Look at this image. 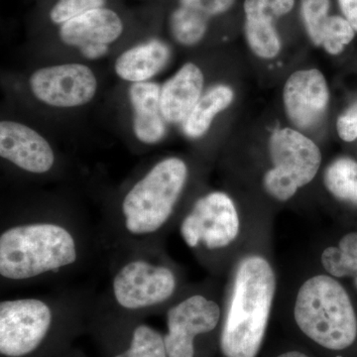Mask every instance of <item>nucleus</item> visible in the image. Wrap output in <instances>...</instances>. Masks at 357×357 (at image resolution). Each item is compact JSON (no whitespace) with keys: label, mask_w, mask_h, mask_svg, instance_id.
Returning a JSON list of instances; mask_svg holds the SVG:
<instances>
[{"label":"nucleus","mask_w":357,"mask_h":357,"mask_svg":"<svg viewBox=\"0 0 357 357\" xmlns=\"http://www.w3.org/2000/svg\"><path fill=\"white\" fill-rule=\"evenodd\" d=\"M105 255L100 229L65 208L4 211L0 220L1 288L62 283Z\"/></svg>","instance_id":"obj_1"},{"label":"nucleus","mask_w":357,"mask_h":357,"mask_svg":"<svg viewBox=\"0 0 357 357\" xmlns=\"http://www.w3.org/2000/svg\"><path fill=\"white\" fill-rule=\"evenodd\" d=\"M191 167L185 159H160L122 191L98 223L105 253L112 249L165 244L191 202H185Z\"/></svg>","instance_id":"obj_2"},{"label":"nucleus","mask_w":357,"mask_h":357,"mask_svg":"<svg viewBox=\"0 0 357 357\" xmlns=\"http://www.w3.org/2000/svg\"><path fill=\"white\" fill-rule=\"evenodd\" d=\"M276 311L290 337L319 357H342L356 344L357 314L349 291L310 258L279 289Z\"/></svg>","instance_id":"obj_3"},{"label":"nucleus","mask_w":357,"mask_h":357,"mask_svg":"<svg viewBox=\"0 0 357 357\" xmlns=\"http://www.w3.org/2000/svg\"><path fill=\"white\" fill-rule=\"evenodd\" d=\"M96 292L63 287L0 301V357H53L84 333Z\"/></svg>","instance_id":"obj_4"},{"label":"nucleus","mask_w":357,"mask_h":357,"mask_svg":"<svg viewBox=\"0 0 357 357\" xmlns=\"http://www.w3.org/2000/svg\"><path fill=\"white\" fill-rule=\"evenodd\" d=\"M273 215L248 210L229 192L213 190L192 199L176 229L210 276L225 280L238 256L272 241Z\"/></svg>","instance_id":"obj_5"},{"label":"nucleus","mask_w":357,"mask_h":357,"mask_svg":"<svg viewBox=\"0 0 357 357\" xmlns=\"http://www.w3.org/2000/svg\"><path fill=\"white\" fill-rule=\"evenodd\" d=\"M280 279L273 239L238 256L225 278L218 357H258L276 311Z\"/></svg>","instance_id":"obj_6"},{"label":"nucleus","mask_w":357,"mask_h":357,"mask_svg":"<svg viewBox=\"0 0 357 357\" xmlns=\"http://www.w3.org/2000/svg\"><path fill=\"white\" fill-rule=\"evenodd\" d=\"M164 244L107 251V281L96 294L98 306L145 319L163 314L189 285L184 268L169 256Z\"/></svg>","instance_id":"obj_7"},{"label":"nucleus","mask_w":357,"mask_h":357,"mask_svg":"<svg viewBox=\"0 0 357 357\" xmlns=\"http://www.w3.org/2000/svg\"><path fill=\"white\" fill-rule=\"evenodd\" d=\"M225 280L190 283L164 312L168 357H218Z\"/></svg>","instance_id":"obj_8"},{"label":"nucleus","mask_w":357,"mask_h":357,"mask_svg":"<svg viewBox=\"0 0 357 357\" xmlns=\"http://www.w3.org/2000/svg\"><path fill=\"white\" fill-rule=\"evenodd\" d=\"M268 164L260 175L265 199L276 206L292 202L301 190L314 182L321 172L323 155L318 145L292 128H282L270 136Z\"/></svg>","instance_id":"obj_9"},{"label":"nucleus","mask_w":357,"mask_h":357,"mask_svg":"<svg viewBox=\"0 0 357 357\" xmlns=\"http://www.w3.org/2000/svg\"><path fill=\"white\" fill-rule=\"evenodd\" d=\"M88 333L102 357H168L163 333L145 319L124 316L93 302Z\"/></svg>","instance_id":"obj_10"},{"label":"nucleus","mask_w":357,"mask_h":357,"mask_svg":"<svg viewBox=\"0 0 357 357\" xmlns=\"http://www.w3.org/2000/svg\"><path fill=\"white\" fill-rule=\"evenodd\" d=\"M29 84L37 100L61 109L86 105L98 91V79L93 70L79 63L49 66L35 70Z\"/></svg>","instance_id":"obj_11"},{"label":"nucleus","mask_w":357,"mask_h":357,"mask_svg":"<svg viewBox=\"0 0 357 357\" xmlns=\"http://www.w3.org/2000/svg\"><path fill=\"white\" fill-rule=\"evenodd\" d=\"M0 157L20 172L32 176L48 175L57 163L55 151L41 134L10 121L0 123Z\"/></svg>","instance_id":"obj_12"},{"label":"nucleus","mask_w":357,"mask_h":357,"mask_svg":"<svg viewBox=\"0 0 357 357\" xmlns=\"http://www.w3.org/2000/svg\"><path fill=\"white\" fill-rule=\"evenodd\" d=\"M284 107L296 128L306 130L321 121L330 102L326 77L317 69L297 70L283 89Z\"/></svg>","instance_id":"obj_13"},{"label":"nucleus","mask_w":357,"mask_h":357,"mask_svg":"<svg viewBox=\"0 0 357 357\" xmlns=\"http://www.w3.org/2000/svg\"><path fill=\"white\" fill-rule=\"evenodd\" d=\"M295 0H245L246 41L257 57L273 59L280 53L281 40L274 22L287 15Z\"/></svg>","instance_id":"obj_14"},{"label":"nucleus","mask_w":357,"mask_h":357,"mask_svg":"<svg viewBox=\"0 0 357 357\" xmlns=\"http://www.w3.org/2000/svg\"><path fill=\"white\" fill-rule=\"evenodd\" d=\"M123 32V23L119 14L112 9H93L63 23L60 27V38L68 46L81 47L86 45L114 43Z\"/></svg>","instance_id":"obj_15"},{"label":"nucleus","mask_w":357,"mask_h":357,"mask_svg":"<svg viewBox=\"0 0 357 357\" xmlns=\"http://www.w3.org/2000/svg\"><path fill=\"white\" fill-rule=\"evenodd\" d=\"M204 74L187 63L161 86V112L170 123L183 122L203 96Z\"/></svg>","instance_id":"obj_16"},{"label":"nucleus","mask_w":357,"mask_h":357,"mask_svg":"<svg viewBox=\"0 0 357 357\" xmlns=\"http://www.w3.org/2000/svg\"><path fill=\"white\" fill-rule=\"evenodd\" d=\"M133 109V131L143 144L154 145L166 134V121L161 112V86L153 82L132 84L128 91Z\"/></svg>","instance_id":"obj_17"},{"label":"nucleus","mask_w":357,"mask_h":357,"mask_svg":"<svg viewBox=\"0 0 357 357\" xmlns=\"http://www.w3.org/2000/svg\"><path fill=\"white\" fill-rule=\"evenodd\" d=\"M310 259L338 280H351L357 292V230L337 238L321 236L312 246Z\"/></svg>","instance_id":"obj_18"},{"label":"nucleus","mask_w":357,"mask_h":357,"mask_svg":"<svg viewBox=\"0 0 357 357\" xmlns=\"http://www.w3.org/2000/svg\"><path fill=\"white\" fill-rule=\"evenodd\" d=\"M170 57L168 45L152 39L123 52L115 61V73L132 84L149 82L168 64Z\"/></svg>","instance_id":"obj_19"},{"label":"nucleus","mask_w":357,"mask_h":357,"mask_svg":"<svg viewBox=\"0 0 357 357\" xmlns=\"http://www.w3.org/2000/svg\"><path fill=\"white\" fill-rule=\"evenodd\" d=\"M234 91L227 84H217L206 91L183 121V131L192 139L202 137L213 119L234 102Z\"/></svg>","instance_id":"obj_20"},{"label":"nucleus","mask_w":357,"mask_h":357,"mask_svg":"<svg viewBox=\"0 0 357 357\" xmlns=\"http://www.w3.org/2000/svg\"><path fill=\"white\" fill-rule=\"evenodd\" d=\"M324 190L337 203L357 208V161L347 156L332 160L321 173Z\"/></svg>","instance_id":"obj_21"},{"label":"nucleus","mask_w":357,"mask_h":357,"mask_svg":"<svg viewBox=\"0 0 357 357\" xmlns=\"http://www.w3.org/2000/svg\"><path fill=\"white\" fill-rule=\"evenodd\" d=\"M208 20L201 13L180 6L173 11L169 20L171 34L178 43L194 46L204 39L208 30Z\"/></svg>","instance_id":"obj_22"},{"label":"nucleus","mask_w":357,"mask_h":357,"mask_svg":"<svg viewBox=\"0 0 357 357\" xmlns=\"http://www.w3.org/2000/svg\"><path fill=\"white\" fill-rule=\"evenodd\" d=\"M354 31L349 21L342 16H328L321 36V46L330 55H338L354 38Z\"/></svg>","instance_id":"obj_23"},{"label":"nucleus","mask_w":357,"mask_h":357,"mask_svg":"<svg viewBox=\"0 0 357 357\" xmlns=\"http://www.w3.org/2000/svg\"><path fill=\"white\" fill-rule=\"evenodd\" d=\"M330 6V0H301L303 22L310 39L316 46H321V36Z\"/></svg>","instance_id":"obj_24"},{"label":"nucleus","mask_w":357,"mask_h":357,"mask_svg":"<svg viewBox=\"0 0 357 357\" xmlns=\"http://www.w3.org/2000/svg\"><path fill=\"white\" fill-rule=\"evenodd\" d=\"M105 0H58L50 11V20L62 25L86 11L105 7Z\"/></svg>","instance_id":"obj_25"},{"label":"nucleus","mask_w":357,"mask_h":357,"mask_svg":"<svg viewBox=\"0 0 357 357\" xmlns=\"http://www.w3.org/2000/svg\"><path fill=\"white\" fill-rule=\"evenodd\" d=\"M181 6L192 9L206 18L227 13L236 0H178Z\"/></svg>","instance_id":"obj_26"},{"label":"nucleus","mask_w":357,"mask_h":357,"mask_svg":"<svg viewBox=\"0 0 357 357\" xmlns=\"http://www.w3.org/2000/svg\"><path fill=\"white\" fill-rule=\"evenodd\" d=\"M264 357H319L311 349L304 344H300L297 340L289 337L272 347L269 352L265 354Z\"/></svg>","instance_id":"obj_27"},{"label":"nucleus","mask_w":357,"mask_h":357,"mask_svg":"<svg viewBox=\"0 0 357 357\" xmlns=\"http://www.w3.org/2000/svg\"><path fill=\"white\" fill-rule=\"evenodd\" d=\"M337 129L340 139L352 142L357 138V102L354 103L337 121Z\"/></svg>","instance_id":"obj_28"},{"label":"nucleus","mask_w":357,"mask_h":357,"mask_svg":"<svg viewBox=\"0 0 357 357\" xmlns=\"http://www.w3.org/2000/svg\"><path fill=\"white\" fill-rule=\"evenodd\" d=\"M338 4L345 20L357 32V0H338Z\"/></svg>","instance_id":"obj_29"},{"label":"nucleus","mask_w":357,"mask_h":357,"mask_svg":"<svg viewBox=\"0 0 357 357\" xmlns=\"http://www.w3.org/2000/svg\"><path fill=\"white\" fill-rule=\"evenodd\" d=\"M82 55L89 60H98L109 53L107 45H86L79 49Z\"/></svg>","instance_id":"obj_30"},{"label":"nucleus","mask_w":357,"mask_h":357,"mask_svg":"<svg viewBox=\"0 0 357 357\" xmlns=\"http://www.w3.org/2000/svg\"><path fill=\"white\" fill-rule=\"evenodd\" d=\"M53 357H88L86 354H84L82 349H79V347H72L70 349H67L62 354H58V356H55Z\"/></svg>","instance_id":"obj_31"}]
</instances>
